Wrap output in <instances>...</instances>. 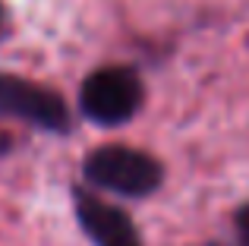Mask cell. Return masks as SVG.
I'll list each match as a JSON object with an SVG mask.
<instances>
[{"label": "cell", "instance_id": "1", "mask_svg": "<svg viewBox=\"0 0 249 246\" xmlns=\"http://www.w3.org/2000/svg\"><path fill=\"white\" fill-rule=\"evenodd\" d=\"M82 174L98 190L117 193L126 199H142L161 186V164L142 148L101 145L85 158Z\"/></svg>", "mask_w": 249, "mask_h": 246}, {"label": "cell", "instance_id": "2", "mask_svg": "<svg viewBox=\"0 0 249 246\" xmlns=\"http://www.w3.org/2000/svg\"><path fill=\"white\" fill-rule=\"evenodd\" d=\"M82 114L98 126H120L129 123L142 107V82L129 67L95 70L82 82L79 92Z\"/></svg>", "mask_w": 249, "mask_h": 246}, {"label": "cell", "instance_id": "3", "mask_svg": "<svg viewBox=\"0 0 249 246\" xmlns=\"http://www.w3.org/2000/svg\"><path fill=\"white\" fill-rule=\"evenodd\" d=\"M0 117H16L51 133L70 126V111L60 95L19 76H0Z\"/></svg>", "mask_w": 249, "mask_h": 246}, {"label": "cell", "instance_id": "4", "mask_svg": "<svg viewBox=\"0 0 249 246\" xmlns=\"http://www.w3.org/2000/svg\"><path fill=\"white\" fill-rule=\"evenodd\" d=\"M73 199H76V218L95 246H139V234H136L133 221L117 205L101 202L91 193L79 190Z\"/></svg>", "mask_w": 249, "mask_h": 246}, {"label": "cell", "instance_id": "5", "mask_svg": "<svg viewBox=\"0 0 249 246\" xmlns=\"http://www.w3.org/2000/svg\"><path fill=\"white\" fill-rule=\"evenodd\" d=\"M10 145H13V139L3 133V129H0V155H6V152H10Z\"/></svg>", "mask_w": 249, "mask_h": 246}, {"label": "cell", "instance_id": "6", "mask_svg": "<svg viewBox=\"0 0 249 246\" xmlns=\"http://www.w3.org/2000/svg\"><path fill=\"white\" fill-rule=\"evenodd\" d=\"M0 25H3V6H0Z\"/></svg>", "mask_w": 249, "mask_h": 246}]
</instances>
